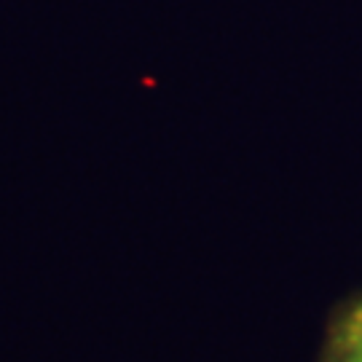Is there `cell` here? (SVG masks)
I'll return each mask as SVG.
<instances>
[{"mask_svg":"<svg viewBox=\"0 0 362 362\" xmlns=\"http://www.w3.org/2000/svg\"><path fill=\"white\" fill-rule=\"evenodd\" d=\"M317 362H362V290L330 311Z\"/></svg>","mask_w":362,"mask_h":362,"instance_id":"1","label":"cell"}]
</instances>
